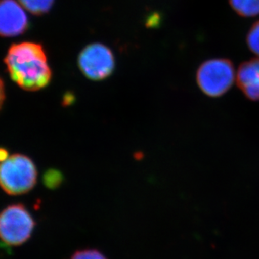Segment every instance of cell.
<instances>
[{"instance_id":"cell-1","label":"cell","mask_w":259,"mask_h":259,"mask_svg":"<svg viewBox=\"0 0 259 259\" xmlns=\"http://www.w3.org/2000/svg\"><path fill=\"white\" fill-rule=\"evenodd\" d=\"M5 63L11 79L26 91L45 89L53 77L47 53L39 43L14 44L8 50Z\"/></svg>"},{"instance_id":"cell-2","label":"cell","mask_w":259,"mask_h":259,"mask_svg":"<svg viewBox=\"0 0 259 259\" xmlns=\"http://www.w3.org/2000/svg\"><path fill=\"white\" fill-rule=\"evenodd\" d=\"M37 181V168L30 157L23 154L10 155L0 162V187L10 195L30 192Z\"/></svg>"},{"instance_id":"cell-3","label":"cell","mask_w":259,"mask_h":259,"mask_svg":"<svg viewBox=\"0 0 259 259\" xmlns=\"http://www.w3.org/2000/svg\"><path fill=\"white\" fill-rule=\"evenodd\" d=\"M35 222L22 204H13L0 212V241L8 247L25 244L32 237Z\"/></svg>"},{"instance_id":"cell-4","label":"cell","mask_w":259,"mask_h":259,"mask_svg":"<svg viewBox=\"0 0 259 259\" xmlns=\"http://www.w3.org/2000/svg\"><path fill=\"white\" fill-rule=\"evenodd\" d=\"M197 82L199 89L209 97L225 95L235 80V70L231 61L214 58L205 61L197 71Z\"/></svg>"},{"instance_id":"cell-5","label":"cell","mask_w":259,"mask_h":259,"mask_svg":"<svg viewBox=\"0 0 259 259\" xmlns=\"http://www.w3.org/2000/svg\"><path fill=\"white\" fill-rule=\"evenodd\" d=\"M77 65L82 74L89 79L102 81L110 77L115 70V55L107 46L92 43L81 51Z\"/></svg>"},{"instance_id":"cell-6","label":"cell","mask_w":259,"mask_h":259,"mask_svg":"<svg viewBox=\"0 0 259 259\" xmlns=\"http://www.w3.org/2000/svg\"><path fill=\"white\" fill-rule=\"evenodd\" d=\"M28 28L29 20L21 5L15 0H0V36H17Z\"/></svg>"},{"instance_id":"cell-7","label":"cell","mask_w":259,"mask_h":259,"mask_svg":"<svg viewBox=\"0 0 259 259\" xmlns=\"http://www.w3.org/2000/svg\"><path fill=\"white\" fill-rule=\"evenodd\" d=\"M237 81L246 97L253 101L259 100V58L247 61L240 66Z\"/></svg>"},{"instance_id":"cell-8","label":"cell","mask_w":259,"mask_h":259,"mask_svg":"<svg viewBox=\"0 0 259 259\" xmlns=\"http://www.w3.org/2000/svg\"><path fill=\"white\" fill-rule=\"evenodd\" d=\"M232 10L242 17H254L259 15V0H229Z\"/></svg>"},{"instance_id":"cell-9","label":"cell","mask_w":259,"mask_h":259,"mask_svg":"<svg viewBox=\"0 0 259 259\" xmlns=\"http://www.w3.org/2000/svg\"><path fill=\"white\" fill-rule=\"evenodd\" d=\"M19 2L30 13L40 15L51 10L54 0H19Z\"/></svg>"},{"instance_id":"cell-10","label":"cell","mask_w":259,"mask_h":259,"mask_svg":"<svg viewBox=\"0 0 259 259\" xmlns=\"http://www.w3.org/2000/svg\"><path fill=\"white\" fill-rule=\"evenodd\" d=\"M247 44L250 50L259 58V20L252 25L247 33Z\"/></svg>"},{"instance_id":"cell-11","label":"cell","mask_w":259,"mask_h":259,"mask_svg":"<svg viewBox=\"0 0 259 259\" xmlns=\"http://www.w3.org/2000/svg\"><path fill=\"white\" fill-rule=\"evenodd\" d=\"M70 259H107L97 250L85 249L77 251Z\"/></svg>"},{"instance_id":"cell-12","label":"cell","mask_w":259,"mask_h":259,"mask_svg":"<svg viewBox=\"0 0 259 259\" xmlns=\"http://www.w3.org/2000/svg\"><path fill=\"white\" fill-rule=\"evenodd\" d=\"M5 100V87L4 81L0 77V110L2 109L3 105Z\"/></svg>"},{"instance_id":"cell-13","label":"cell","mask_w":259,"mask_h":259,"mask_svg":"<svg viewBox=\"0 0 259 259\" xmlns=\"http://www.w3.org/2000/svg\"><path fill=\"white\" fill-rule=\"evenodd\" d=\"M9 157H10V155H9L7 150L5 148H0V162H4Z\"/></svg>"}]
</instances>
